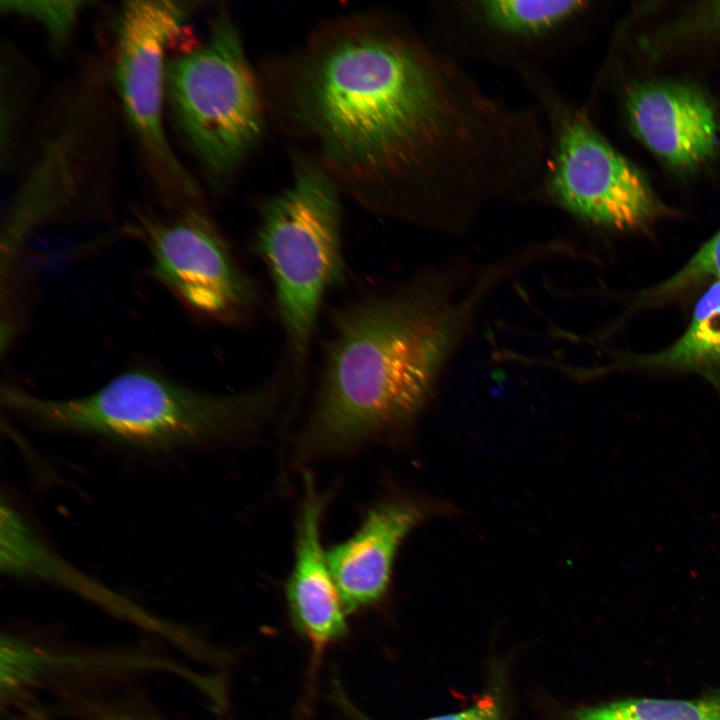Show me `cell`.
Returning <instances> with one entry per match:
<instances>
[{
  "instance_id": "16",
  "label": "cell",
  "mask_w": 720,
  "mask_h": 720,
  "mask_svg": "<svg viewBox=\"0 0 720 720\" xmlns=\"http://www.w3.org/2000/svg\"><path fill=\"white\" fill-rule=\"evenodd\" d=\"M86 1H1V10L33 19L46 31L52 45L63 47L74 31Z\"/></svg>"
},
{
  "instance_id": "4",
  "label": "cell",
  "mask_w": 720,
  "mask_h": 720,
  "mask_svg": "<svg viewBox=\"0 0 720 720\" xmlns=\"http://www.w3.org/2000/svg\"><path fill=\"white\" fill-rule=\"evenodd\" d=\"M256 246L273 281L296 389L323 299L345 272L340 199L326 168L308 160L297 164L289 187L264 205Z\"/></svg>"
},
{
  "instance_id": "20",
  "label": "cell",
  "mask_w": 720,
  "mask_h": 720,
  "mask_svg": "<svg viewBox=\"0 0 720 720\" xmlns=\"http://www.w3.org/2000/svg\"><path fill=\"white\" fill-rule=\"evenodd\" d=\"M716 13L720 17V3H717Z\"/></svg>"
},
{
  "instance_id": "3",
  "label": "cell",
  "mask_w": 720,
  "mask_h": 720,
  "mask_svg": "<svg viewBox=\"0 0 720 720\" xmlns=\"http://www.w3.org/2000/svg\"><path fill=\"white\" fill-rule=\"evenodd\" d=\"M282 366L246 392L216 394L159 370L127 369L88 394L49 398L13 384L1 388L11 413L42 428L86 434L129 448L162 453L239 435L258 424L290 384Z\"/></svg>"
},
{
  "instance_id": "6",
  "label": "cell",
  "mask_w": 720,
  "mask_h": 720,
  "mask_svg": "<svg viewBox=\"0 0 720 720\" xmlns=\"http://www.w3.org/2000/svg\"><path fill=\"white\" fill-rule=\"evenodd\" d=\"M165 100L184 142L213 176L229 173L261 135L263 109L240 35L226 12L198 47L168 58Z\"/></svg>"
},
{
  "instance_id": "7",
  "label": "cell",
  "mask_w": 720,
  "mask_h": 720,
  "mask_svg": "<svg viewBox=\"0 0 720 720\" xmlns=\"http://www.w3.org/2000/svg\"><path fill=\"white\" fill-rule=\"evenodd\" d=\"M193 4L136 0L123 4L115 26L113 75L121 106L155 174L179 195L195 185L166 138L163 114L168 51L185 29Z\"/></svg>"
},
{
  "instance_id": "18",
  "label": "cell",
  "mask_w": 720,
  "mask_h": 720,
  "mask_svg": "<svg viewBox=\"0 0 720 720\" xmlns=\"http://www.w3.org/2000/svg\"><path fill=\"white\" fill-rule=\"evenodd\" d=\"M706 278L720 281V231L707 241L682 269L661 284L655 294L679 291Z\"/></svg>"
},
{
  "instance_id": "12",
  "label": "cell",
  "mask_w": 720,
  "mask_h": 720,
  "mask_svg": "<svg viewBox=\"0 0 720 720\" xmlns=\"http://www.w3.org/2000/svg\"><path fill=\"white\" fill-rule=\"evenodd\" d=\"M626 108L641 141L672 165H695L715 149L713 110L694 89L671 83L641 85L629 93Z\"/></svg>"
},
{
  "instance_id": "10",
  "label": "cell",
  "mask_w": 720,
  "mask_h": 720,
  "mask_svg": "<svg viewBox=\"0 0 720 720\" xmlns=\"http://www.w3.org/2000/svg\"><path fill=\"white\" fill-rule=\"evenodd\" d=\"M425 510L408 500L380 503L359 529L326 552L334 583L346 612L365 608L385 595L399 546L424 518Z\"/></svg>"
},
{
  "instance_id": "11",
  "label": "cell",
  "mask_w": 720,
  "mask_h": 720,
  "mask_svg": "<svg viewBox=\"0 0 720 720\" xmlns=\"http://www.w3.org/2000/svg\"><path fill=\"white\" fill-rule=\"evenodd\" d=\"M325 501L310 475L296 528L295 561L286 585L290 616L317 658L347 632L345 608L321 544Z\"/></svg>"
},
{
  "instance_id": "1",
  "label": "cell",
  "mask_w": 720,
  "mask_h": 720,
  "mask_svg": "<svg viewBox=\"0 0 720 720\" xmlns=\"http://www.w3.org/2000/svg\"><path fill=\"white\" fill-rule=\"evenodd\" d=\"M289 80L291 113L326 169L379 214L465 218L491 200L531 192L543 170L547 133L536 106L497 96L407 24H331Z\"/></svg>"
},
{
  "instance_id": "14",
  "label": "cell",
  "mask_w": 720,
  "mask_h": 720,
  "mask_svg": "<svg viewBox=\"0 0 720 720\" xmlns=\"http://www.w3.org/2000/svg\"><path fill=\"white\" fill-rule=\"evenodd\" d=\"M633 365L696 372L711 381L720 374V281H715L694 307L690 324L663 351L638 356Z\"/></svg>"
},
{
  "instance_id": "2",
  "label": "cell",
  "mask_w": 720,
  "mask_h": 720,
  "mask_svg": "<svg viewBox=\"0 0 720 720\" xmlns=\"http://www.w3.org/2000/svg\"><path fill=\"white\" fill-rule=\"evenodd\" d=\"M449 336V321L418 287L367 294L338 309L300 439L303 452H343L409 424Z\"/></svg>"
},
{
  "instance_id": "5",
  "label": "cell",
  "mask_w": 720,
  "mask_h": 720,
  "mask_svg": "<svg viewBox=\"0 0 720 720\" xmlns=\"http://www.w3.org/2000/svg\"><path fill=\"white\" fill-rule=\"evenodd\" d=\"M516 74L547 132L545 163L533 191L597 225L623 230L647 223L657 205L639 171L558 88L546 68L525 67Z\"/></svg>"
},
{
  "instance_id": "19",
  "label": "cell",
  "mask_w": 720,
  "mask_h": 720,
  "mask_svg": "<svg viewBox=\"0 0 720 720\" xmlns=\"http://www.w3.org/2000/svg\"><path fill=\"white\" fill-rule=\"evenodd\" d=\"M107 720H150V719H146V718H142V717H138V716H132L129 714H127V715L118 714V715H110L107 718Z\"/></svg>"
},
{
  "instance_id": "17",
  "label": "cell",
  "mask_w": 720,
  "mask_h": 720,
  "mask_svg": "<svg viewBox=\"0 0 720 720\" xmlns=\"http://www.w3.org/2000/svg\"><path fill=\"white\" fill-rule=\"evenodd\" d=\"M332 699L349 720H372L360 711L343 693L341 687L335 683ZM425 720H507V711L504 696L495 686L487 691L473 706L455 713L439 715Z\"/></svg>"
},
{
  "instance_id": "15",
  "label": "cell",
  "mask_w": 720,
  "mask_h": 720,
  "mask_svg": "<svg viewBox=\"0 0 720 720\" xmlns=\"http://www.w3.org/2000/svg\"><path fill=\"white\" fill-rule=\"evenodd\" d=\"M559 720H720V687L691 699L627 698L580 707Z\"/></svg>"
},
{
  "instance_id": "8",
  "label": "cell",
  "mask_w": 720,
  "mask_h": 720,
  "mask_svg": "<svg viewBox=\"0 0 720 720\" xmlns=\"http://www.w3.org/2000/svg\"><path fill=\"white\" fill-rule=\"evenodd\" d=\"M589 9L582 0H463L432 8L436 42L445 50L514 72L546 68L567 53Z\"/></svg>"
},
{
  "instance_id": "13",
  "label": "cell",
  "mask_w": 720,
  "mask_h": 720,
  "mask_svg": "<svg viewBox=\"0 0 720 720\" xmlns=\"http://www.w3.org/2000/svg\"><path fill=\"white\" fill-rule=\"evenodd\" d=\"M73 138L64 133L47 144L9 206L1 235V283L14 280L29 237L64 212L74 196Z\"/></svg>"
},
{
  "instance_id": "9",
  "label": "cell",
  "mask_w": 720,
  "mask_h": 720,
  "mask_svg": "<svg viewBox=\"0 0 720 720\" xmlns=\"http://www.w3.org/2000/svg\"><path fill=\"white\" fill-rule=\"evenodd\" d=\"M152 275L187 309L233 323L257 303L252 281L209 217L188 208L169 219L139 215Z\"/></svg>"
}]
</instances>
